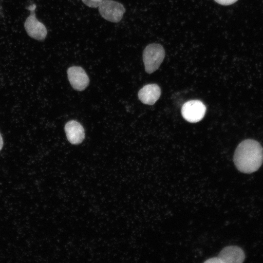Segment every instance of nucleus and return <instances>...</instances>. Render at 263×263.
<instances>
[{
	"mask_svg": "<svg viewBox=\"0 0 263 263\" xmlns=\"http://www.w3.org/2000/svg\"><path fill=\"white\" fill-rule=\"evenodd\" d=\"M233 161L240 171L245 173L254 172L263 163V148L260 143L255 140H244L237 147Z\"/></svg>",
	"mask_w": 263,
	"mask_h": 263,
	"instance_id": "f257e3e1",
	"label": "nucleus"
},
{
	"mask_svg": "<svg viewBox=\"0 0 263 263\" xmlns=\"http://www.w3.org/2000/svg\"><path fill=\"white\" fill-rule=\"evenodd\" d=\"M163 46L157 43L147 45L143 53V60L146 72L151 74L159 67L165 57Z\"/></svg>",
	"mask_w": 263,
	"mask_h": 263,
	"instance_id": "f03ea898",
	"label": "nucleus"
},
{
	"mask_svg": "<svg viewBox=\"0 0 263 263\" xmlns=\"http://www.w3.org/2000/svg\"><path fill=\"white\" fill-rule=\"evenodd\" d=\"M98 10L104 19L115 23L122 19L126 11L122 4L113 0H103L98 6Z\"/></svg>",
	"mask_w": 263,
	"mask_h": 263,
	"instance_id": "7ed1b4c3",
	"label": "nucleus"
},
{
	"mask_svg": "<svg viewBox=\"0 0 263 263\" xmlns=\"http://www.w3.org/2000/svg\"><path fill=\"white\" fill-rule=\"evenodd\" d=\"M36 8L35 4L31 5L27 8L31 14L25 20L24 27L30 37L38 40H42L45 38L47 31L45 25L37 19L35 13Z\"/></svg>",
	"mask_w": 263,
	"mask_h": 263,
	"instance_id": "20e7f679",
	"label": "nucleus"
},
{
	"mask_svg": "<svg viewBox=\"0 0 263 263\" xmlns=\"http://www.w3.org/2000/svg\"><path fill=\"white\" fill-rule=\"evenodd\" d=\"M206 112L205 105L198 100H190L185 103L181 109L184 118L191 123L197 122L202 120Z\"/></svg>",
	"mask_w": 263,
	"mask_h": 263,
	"instance_id": "39448f33",
	"label": "nucleus"
},
{
	"mask_svg": "<svg viewBox=\"0 0 263 263\" xmlns=\"http://www.w3.org/2000/svg\"><path fill=\"white\" fill-rule=\"evenodd\" d=\"M69 81L75 90H84L89 84V78L85 70L80 66H74L67 70Z\"/></svg>",
	"mask_w": 263,
	"mask_h": 263,
	"instance_id": "423d86ee",
	"label": "nucleus"
},
{
	"mask_svg": "<svg viewBox=\"0 0 263 263\" xmlns=\"http://www.w3.org/2000/svg\"><path fill=\"white\" fill-rule=\"evenodd\" d=\"M64 130L68 140L72 144H79L85 138L83 127L75 120H70L66 123Z\"/></svg>",
	"mask_w": 263,
	"mask_h": 263,
	"instance_id": "0eeeda50",
	"label": "nucleus"
},
{
	"mask_svg": "<svg viewBox=\"0 0 263 263\" xmlns=\"http://www.w3.org/2000/svg\"><path fill=\"white\" fill-rule=\"evenodd\" d=\"M218 257L222 263H241L245 259V254L240 247L231 245L224 248Z\"/></svg>",
	"mask_w": 263,
	"mask_h": 263,
	"instance_id": "6e6552de",
	"label": "nucleus"
},
{
	"mask_svg": "<svg viewBox=\"0 0 263 263\" xmlns=\"http://www.w3.org/2000/svg\"><path fill=\"white\" fill-rule=\"evenodd\" d=\"M161 93V89L158 85L150 84L145 85L139 91L138 96L143 103L152 105L159 98Z\"/></svg>",
	"mask_w": 263,
	"mask_h": 263,
	"instance_id": "1a4fd4ad",
	"label": "nucleus"
},
{
	"mask_svg": "<svg viewBox=\"0 0 263 263\" xmlns=\"http://www.w3.org/2000/svg\"><path fill=\"white\" fill-rule=\"evenodd\" d=\"M103 0H82L87 6L91 8H96L99 6Z\"/></svg>",
	"mask_w": 263,
	"mask_h": 263,
	"instance_id": "9d476101",
	"label": "nucleus"
},
{
	"mask_svg": "<svg viewBox=\"0 0 263 263\" xmlns=\"http://www.w3.org/2000/svg\"><path fill=\"white\" fill-rule=\"evenodd\" d=\"M216 2L219 4L224 5H230L234 2H235L238 0H214Z\"/></svg>",
	"mask_w": 263,
	"mask_h": 263,
	"instance_id": "9b49d317",
	"label": "nucleus"
},
{
	"mask_svg": "<svg viewBox=\"0 0 263 263\" xmlns=\"http://www.w3.org/2000/svg\"><path fill=\"white\" fill-rule=\"evenodd\" d=\"M205 263H222L220 259L218 257H214L208 259L205 261Z\"/></svg>",
	"mask_w": 263,
	"mask_h": 263,
	"instance_id": "f8f14e48",
	"label": "nucleus"
},
{
	"mask_svg": "<svg viewBox=\"0 0 263 263\" xmlns=\"http://www.w3.org/2000/svg\"><path fill=\"white\" fill-rule=\"evenodd\" d=\"M3 146V140L2 136L0 133V150H1Z\"/></svg>",
	"mask_w": 263,
	"mask_h": 263,
	"instance_id": "ddd939ff",
	"label": "nucleus"
}]
</instances>
